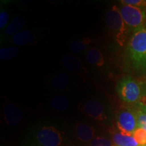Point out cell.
I'll use <instances>...</instances> for the list:
<instances>
[{
    "mask_svg": "<svg viewBox=\"0 0 146 146\" xmlns=\"http://www.w3.org/2000/svg\"><path fill=\"white\" fill-rule=\"evenodd\" d=\"M62 64L65 69L72 72H79L83 69L81 60L72 54H66L62 58Z\"/></svg>",
    "mask_w": 146,
    "mask_h": 146,
    "instance_id": "cell-11",
    "label": "cell"
},
{
    "mask_svg": "<svg viewBox=\"0 0 146 146\" xmlns=\"http://www.w3.org/2000/svg\"><path fill=\"white\" fill-rule=\"evenodd\" d=\"M90 146H112V143L106 137H97L91 141Z\"/></svg>",
    "mask_w": 146,
    "mask_h": 146,
    "instance_id": "cell-20",
    "label": "cell"
},
{
    "mask_svg": "<svg viewBox=\"0 0 146 146\" xmlns=\"http://www.w3.org/2000/svg\"><path fill=\"white\" fill-rule=\"evenodd\" d=\"M116 89L120 99L126 103L139 102L142 96L140 85L129 76L120 78L116 84Z\"/></svg>",
    "mask_w": 146,
    "mask_h": 146,
    "instance_id": "cell-2",
    "label": "cell"
},
{
    "mask_svg": "<svg viewBox=\"0 0 146 146\" xmlns=\"http://www.w3.org/2000/svg\"><path fill=\"white\" fill-rule=\"evenodd\" d=\"M4 116L8 123L12 125H16L21 121L23 113L16 106L7 103L4 107Z\"/></svg>",
    "mask_w": 146,
    "mask_h": 146,
    "instance_id": "cell-9",
    "label": "cell"
},
{
    "mask_svg": "<svg viewBox=\"0 0 146 146\" xmlns=\"http://www.w3.org/2000/svg\"><path fill=\"white\" fill-rule=\"evenodd\" d=\"M19 52V48L16 46L2 47L0 50V58L4 60L14 59L18 56Z\"/></svg>",
    "mask_w": 146,
    "mask_h": 146,
    "instance_id": "cell-18",
    "label": "cell"
},
{
    "mask_svg": "<svg viewBox=\"0 0 146 146\" xmlns=\"http://www.w3.org/2000/svg\"><path fill=\"white\" fill-rule=\"evenodd\" d=\"M137 120L138 127L141 128L146 131V113L141 110L135 112Z\"/></svg>",
    "mask_w": 146,
    "mask_h": 146,
    "instance_id": "cell-21",
    "label": "cell"
},
{
    "mask_svg": "<svg viewBox=\"0 0 146 146\" xmlns=\"http://www.w3.org/2000/svg\"><path fill=\"white\" fill-rule=\"evenodd\" d=\"M9 20V14L5 10H1L0 12V29L3 28L7 25Z\"/></svg>",
    "mask_w": 146,
    "mask_h": 146,
    "instance_id": "cell-23",
    "label": "cell"
},
{
    "mask_svg": "<svg viewBox=\"0 0 146 146\" xmlns=\"http://www.w3.org/2000/svg\"><path fill=\"white\" fill-rule=\"evenodd\" d=\"M128 53L135 68H146V29H136L129 41Z\"/></svg>",
    "mask_w": 146,
    "mask_h": 146,
    "instance_id": "cell-1",
    "label": "cell"
},
{
    "mask_svg": "<svg viewBox=\"0 0 146 146\" xmlns=\"http://www.w3.org/2000/svg\"><path fill=\"white\" fill-rule=\"evenodd\" d=\"M120 2L123 5H133L139 8H144L146 5V1L144 0H122Z\"/></svg>",
    "mask_w": 146,
    "mask_h": 146,
    "instance_id": "cell-22",
    "label": "cell"
},
{
    "mask_svg": "<svg viewBox=\"0 0 146 146\" xmlns=\"http://www.w3.org/2000/svg\"><path fill=\"white\" fill-rule=\"evenodd\" d=\"M119 10L127 26L136 29L142 27V25L146 18L145 11L143 8L129 5H123Z\"/></svg>",
    "mask_w": 146,
    "mask_h": 146,
    "instance_id": "cell-4",
    "label": "cell"
},
{
    "mask_svg": "<svg viewBox=\"0 0 146 146\" xmlns=\"http://www.w3.org/2000/svg\"><path fill=\"white\" fill-rule=\"evenodd\" d=\"M90 42V39L88 38L73 40L70 45V48L73 53L79 54L86 50Z\"/></svg>",
    "mask_w": 146,
    "mask_h": 146,
    "instance_id": "cell-17",
    "label": "cell"
},
{
    "mask_svg": "<svg viewBox=\"0 0 146 146\" xmlns=\"http://www.w3.org/2000/svg\"><path fill=\"white\" fill-rule=\"evenodd\" d=\"M69 100L64 96H56L52 100L50 103L51 107L55 110L64 111L69 108Z\"/></svg>",
    "mask_w": 146,
    "mask_h": 146,
    "instance_id": "cell-16",
    "label": "cell"
},
{
    "mask_svg": "<svg viewBox=\"0 0 146 146\" xmlns=\"http://www.w3.org/2000/svg\"><path fill=\"white\" fill-rule=\"evenodd\" d=\"M75 133L78 140L87 143L89 141L91 142L94 139L96 130L90 125L78 123L75 127Z\"/></svg>",
    "mask_w": 146,
    "mask_h": 146,
    "instance_id": "cell-8",
    "label": "cell"
},
{
    "mask_svg": "<svg viewBox=\"0 0 146 146\" xmlns=\"http://www.w3.org/2000/svg\"><path fill=\"white\" fill-rule=\"evenodd\" d=\"M116 125L120 133L126 135H133L138 128L135 113L129 109L122 110L118 114Z\"/></svg>",
    "mask_w": 146,
    "mask_h": 146,
    "instance_id": "cell-6",
    "label": "cell"
},
{
    "mask_svg": "<svg viewBox=\"0 0 146 146\" xmlns=\"http://www.w3.org/2000/svg\"><path fill=\"white\" fill-rule=\"evenodd\" d=\"M139 106L141 110L146 113V95L143 97H141V99L139 101Z\"/></svg>",
    "mask_w": 146,
    "mask_h": 146,
    "instance_id": "cell-24",
    "label": "cell"
},
{
    "mask_svg": "<svg viewBox=\"0 0 146 146\" xmlns=\"http://www.w3.org/2000/svg\"><path fill=\"white\" fill-rule=\"evenodd\" d=\"M139 146H146V131L141 128L138 127L133 134Z\"/></svg>",
    "mask_w": 146,
    "mask_h": 146,
    "instance_id": "cell-19",
    "label": "cell"
},
{
    "mask_svg": "<svg viewBox=\"0 0 146 146\" xmlns=\"http://www.w3.org/2000/svg\"><path fill=\"white\" fill-rule=\"evenodd\" d=\"M87 61L91 65L101 67L105 64V59L101 51L97 48H91L89 50L86 57Z\"/></svg>",
    "mask_w": 146,
    "mask_h": 146,
    "instance_id": "cell-13",
    "label": "cell"
},
{
    "mask_svg": "<svg viewBox=\"0 0 146 146\" xmlns=\"http://www.w3.org/2000/svg\"><path fill=\"white\" fill-rule=\"evenodd\" d=\"M70 85V78L64 73H59L53 76L50 81V85L56 90L62 91L68 88Z\"/></svg>",
    "mask_w": 146,
    "mask_h": 146,
    "instance_id": "cell-12",
    "label": "cell"
},
{
    "mask_svg": "<svg viewBox=\"0 0 146 146\" xmlns=\"http://www.w3.org/2000/svg\"><path fill=\"white\" fill-rule=\"evenodd\" d=\"M112 141L116 146H139L133 135H126L121 133H114Z\"/></svg>",
    "mask_w": 146,
    "mask_h": 146,
    "instance_id": "cell-14",
    "label": "cell"
},
{
    "mask_svg": "<svg viewBox=\"0 0 146 146\" xmlns=\"http://www.w3.org/2000/svg\"><path fill=\"white\" fill-rule=\"evenodd\" d=\"M106 23L110 30L116 36L118 43L120 45H123L125 42L127 28L120 14L119 8L116 5H114L107 12L106 15Z\"/></svg>",
    "mask_w": 146,
    "mask_h": 146,
    "instance_id": "cell-3",
    "label": "cell"
},
{
    "mask_svg": "<svg viewBox=\"0 0 146 146\" xmlns=\"http://www.w3.org/2000/svg\"><path fill=\"white\" fill-rule=\"evenodd\" d=\"M112 146H116V145H112Z\"/></svg>",
    "mask_w": 146,
    "mask_h": 146,
    "instance_id": "cell-25",
    "label": "cell"
},
{
    "mask_svg": "<svg viewBox=\"0 0 146 146\" xmlns=\"http://www.w3.org/2000/svg\"><path fill=\"white\" fill-rule=\"evenodd\" d=\"M25 24V21L23 18L16 16L11 21L5 29V33L6 35H15L21 31Z\"/></svg>",
    "mask_w": 146,
    "mask_h": 146,
    "instance_id": "cell-15",
    "label": "cell"
},
{
    "mask_svg": "<svg viewBox=\"0 0 146 146\" xmlns=\"http://www.w3.org/2000/svg\"><path fill=\"white\" fill-rule=\"evenodd\" d=\"M35 141L39 146H60L62 137L55 127H43L36 133Z\"/></svg>",
    "mask_w": 146,
    "mask_h": 146,
    "instance_id": "cell-5",
    "label": "cell"
},
{
    "mask_svg": "<svg viewBox=\"0 0 146 146\" xmlns=\"http://www.w3.org/2000/svg\"><path fill=\"white\" fill-rule=\"evenodd\" d=\"M82 110L89 117L99 121H103L107 118L104 105L96 100H90L85 102L82 106Z\"/></svg>",
    "mask_w": 146,
    "mask_h": 146,
    "instance_id": "cell-7",
    "label": "cell"
},
{
    "mask_svg": "<svg viewBox=\"0 0 146 146\" xmlns=\"http://www.w3.org/2000/svg\"><path fill=\"white\" fill-rule=\"evenodd\" d=\"M35 41V35L31 31H21L12 36L11 42L18 46H25L33 43Z\"/></svg>",
    "mask_w": 146,
    "mask_h": 146,
    "instance_id": "cell-10",
    "label": "cell"
}]
</instances>
